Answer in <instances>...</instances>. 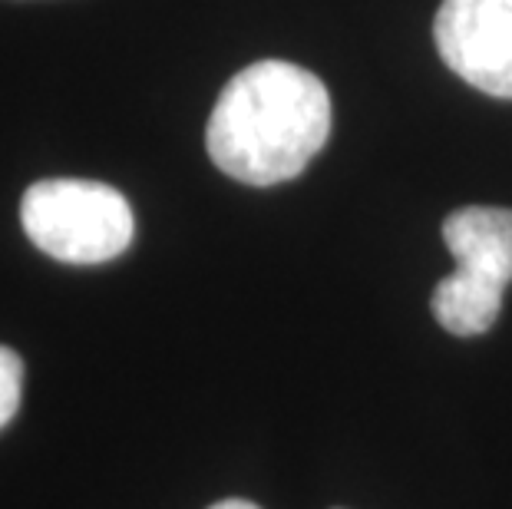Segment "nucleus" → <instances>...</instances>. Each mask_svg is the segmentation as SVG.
<instances>
[{
  "label": "nucleus",
  "mask_w": 512,
  "mask_h": 509,
  "mask_svg": "<svg viewBox=\"0 0 512 509\" xmlns=\"http://www.w3.org/2000/svg\"><path fill=\"white\" fill-rule=\"evenodd\" d=\"M331 136V96L311 70L261 60L235 73L209 116L205 146L225 176L278 186L308 169Z\"/></svg>",
  "instance_id": "f257e3e1"
},
{
  "label": "nucleus",
  "mask_w": 512,
  "mask_h": 509,
  "mask_svg": "<svg viewBox=\"0 0 512 509\" xmlns=\"http://www.w3.org/2000/svg\"><path fill=\"white\" fill-rule=\"evenodd\" d=\"M456 272L433 288L430 308L456 338H476L496 324L512 281V209L470 205L443 222Z\"/></svg>",
  "instance_id": "f03ea898"
},
{
  "label": "nucleus",
  "mask_w": 512,
  "mask_h": 509,
  "mask_svg": "<svg viewBox=\"0 0 512 509\" xmlns=\"http://www.w3.org/2000/svg\"><path fill=\"white\" fill-rule=\"evenodd\" d=\"M20 222L43 255L67 265H103L136 235L123 192L90 179H43L20 199Z\"/></svg>",
  "instance_id": "7ed1b4c3"
},
{
  "label": "nucleus",
  "mask_w": 512,
  "mask_h": 509,
  "mask_svg": "<svg viewBox=\"0 0 512 509\" xmlns=\"http://www.w3.org/2000/svg\"><path fill=\"white\" fill-rule=\"evenodd\" d=\"M433 37L456 77L512 100V0H443Z\"/></svg>",
  "instance_id": "20e7f679"
},
{
  "label": "nucleus",
  "mask_w": 512,
  "mask_h": 509,
  "mask_svg": "<svg viewBox=\"0 0 512 509\" xmlns=\"http://www.w3.org/2000/svg\"><path fill=\"white\" fill-rule=\"evenodd\" d=\"M20 394H24V361H20L17 351L0 344V427L14 420Z\"/></svg>",
  "instance_id": "39448f33"
},
{
  "label": "nucleus",
  "mask_w": 512,
  "mask_h": 509,
  "mask_svg": "<svg viewBox=\"0 0 512 509\" xmlns=\"http://www.w3.org/2000/svg\"><path fill=\"white\" fill-rule=\"evenodd\" d=\"M209 509H261L255 503H248V500H222V503H215Z\"/></svg>",
  "instance_id": "423d86ee"
}]
</instances>
